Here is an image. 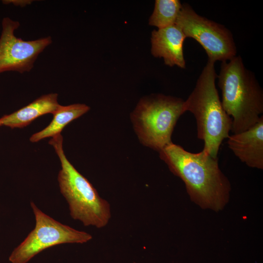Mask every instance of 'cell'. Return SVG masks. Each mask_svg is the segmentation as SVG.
<instances>
[{
    "mask_svg": "<svg viewBox=\"0 0 263 263\" xmlns=\"http://www.w3.org/2000/svg\"><path fill=\"white\" fill-rule=\"evenodd\" d=\"M159 157L184 182L192 201L203 208L222 210L228 201L230 182L220 169L218 159L203 150L187 151L171 142L159 151Z\"/></svg>",
    "mask_w": 263,
    "mask_h": 263,
    "instance_id": "obj_1",
    "label": "cell"
},
{
    "mask_svg": "<svg viewBox=\"0 0 263 263\" xmlns=\"http://www.w3.org/2000/svg\"><path fill=\"white\" fill-rule=\"evenodd\" d=\"M220 68L217 78L222 106L232 118L231 132L237 133L245 131L263 116V89L240 56L222 62Z\"/></svg>",
    "mask_w": 263,
    "mask_h": 263,
    "instance_id": "obj_2",
    "label": "cell"
},
{
    "mask_svg": "<svg viewBox=\"0 0 263 263\" xmlns=\"http://www.w3.org/2000/svg\"><path fill=\"white\" fill-rule=\"evenodd\" d=\"M217 76L215 63L208 60L184 103L185 112L191 113L196 119L197 137L204 143L203 150L214 158H218L220 146L230 135L232 125L220 99Z\"/></svg>",
    "mask_w": 263,
    "mask_h": 263,
    "instance_id": "obj_3",
    "label": "cell"
},
{
    "mask_svg": "<svg viewBox=\"0 0 263 263\" xmlns=\"http://www.w3.org/2000/svg\"><path fill=\"white\" fill-rule=\"evenodd\" d=\"M62 142L60 133L53 137L49 143L54 148L60 161L61 169L57 179L60 192L68 204L70 215L84 226L104 227L111 217L110 205L68 161Z\"/></svg>",
    "mask_w": 263,
    "mask_h": 263,
    "instance_id": "obj_4",
    "label": "cell"
},
{
    "mask_svg": "<svg viewBox=\"0 0 263 263\" xmlns=\"http://www.w3.org/2000/svg\"><path fill=\"white\" fill-rule=\"evenodd\" d=\"M184 103L180 98L161 94L141 99L131 115L140 142L158 152L172 142L174 127L185 113Z\"/></svg>",
    "mask_w": 263,
    "mask_h": 263,
    "instance_id": "obj_5",
    "label": "cell"
},
{
    "mask_svg": "<svg viewBox=\"0 0 263 263\" xmlns=\"http://www.w3.org/2000/svg\"><path fill=\"white\" fill-rule=\"evenodd\" d=\"M36 225L9 257L11 263H27L40 252L62 244H83L92 239L89 233L75 229L51 218L31 202Z\"/></svg>",
    "mask_w": 263,
    "mask_h": 263,
    "instance_id": "obj_6",
    "label": "cell"
},
{
    "mask_svg": "<svg viewBox=\"0 0 263 263\" xmlns=\"http://www.w3.org/2000/svg\"><path fill=\"white\" fill-rule=\"evenodd\" d=\"M175 24L186 38H193L202 46L208 60L223 62L236 56V46L230 31L199 15L188 4H182Z\"/></svg>",
    "mask_w": 263,
    "mask_h": 263,
    "instance_id": "obj_7",
    "label": "cell"
},
{
    "mask_svg": "<svg viewBox=\"0 0 263 263\" xmlns=\"http://www.w3.org/2000/svg\"><path fill=\"white\" fill-rule=\"evenodd\" d=\"M20 23L9 17L1 21L0 36V74L14 71L22 74L30 72L38 56L52 43L50 36L33 40L17 37L15 31Z\"/></svg>",
    "mask_w": 263,
    "mask_h": 263,
    "instance_id": "obj_8",
    "label": "cell"
},
{
    "mask_svg": "<svg viewBox=\"0 0 263 263\" xmlns=\"http://www.w3.org/2000/svg\"><path fill=\"white\" fill-rule=\"evenodd\" d=\"M228 147L248 167L263 169V116L247 130L227 138Z\"/></svg>",
    "mask_w": 263,
    "mask_h": 263,
    "instance_id": "obj_9",
    "label": "cell"
},
{
    "mask_svg": "<svg viewBox=\"0 0 263 263\" xmlns=\"http://www.w3.org/2000/svg\"><path fill=\"white\" fill-rule=\"evenodd\" d=\"M186 38L175 24L154 30L151 35V53L154 57L163 58L166 65L185 69L183 45Z\"/></svg>",
    "mask_w": 263,
    "mask_h": 263,
    "instance_id": "obj_10",
    "label": "cell"
},
{
    "mask_svg": "<svg viewBox=\"0 0 263 263\" xmlns=\"http://www.w3.org/2000/svg\"><path fill=\"white\" fill-rule=\"evenodd\" d=\"M57 97L56 93L43 95L19 110L4 115L0 118V127L23 128L40 116L49 113L53 114L60 105Z\"/></svg>",
    "mask_w": 263,
    "mask_h": 263,
    "instance_id": "obj_11",
    "label": "cell"
},
{
    "mask_svg": "<svg viewBox=\"0 0 263 263\" xmlns=\"http://www.w3.org/2000/svg\"><path fill=\"white\" fill-rule=\"evenodd\" d=\"M89 110L90 107L84 104H73L64 106L60 105L53 113V118L50 124L43 130L33 134L30 138V141L36 142L45 138L53 137L60 134L67 124Z\"/></svg>",
    "mask_w": 263,
    "mask_h": 263,
    "instance_id": "obj_12",
    "label": "cell"
},
{
    "mask_svg": "<svg viewBox=\"0 0 263 263\" xmlns=\"http://www.w3.org/2000/svg\"><path fill=\"white\" fill-rule=\"evenodd\" d=\"M182 5L179 0H156L149 25L162 29L175 24Z\"/></svg>",
    "mask_w": 263,
    "mask_h": 263,
    "instance_id": "obj_13",
    "label": "cell"
},
{
    "mask_svg": "<svg viewBox=\"0 0 263 263\" xmlns=\"http://www.w3.org/2000/svg\"><path fill=\"white\" fill-rule=\"evenodd\" d=\"M32 0H4L2 2L5 4H12L15 6H25L30 4Z\"/></svg>",
    "mask_w": 263,
    "mask_h": 263,
    "instance_id": "obj_14",
    "label": "cell"
}]
</instances>
